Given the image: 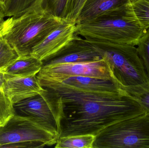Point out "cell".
Returning a JSON list of instances; mask_svg holds the SVG:
<instances>
[{"label":"cell","mask_w":149,"mask_h":148,"mask_svg":"<svg viewBox=\"0 0 149 148\" xmlns=\"http://www.w3.org/2000/svg\"><path fill=\"white\" fill-rule=\"evenodd\" d=\"M42 66V62L30 55L19 56L2 72L4 74L10 76L29 77L36 75Z\"/></svg>","instance_id":"14"},{"label":"cell","mask_w":149,"mask_h":148,"mask_svg":"<svg viewBox=\"0 0 149 148\" xmlns=\"http://www.w3.org/2000/svg\"><path fill=\"white\" fill-rule=\"evenodd\" d=\"M2 37L1 36V34H0V41L2 40Z\"/></svg>","instance_id":"28"},{"label":"cell","mask_w":149,"mask_h":148,"mask_svg":"<svg viewBox=\"0 0 149 148\" xmlns=\"http://www.w3.org/2000/svg\"><path fill=\"white\" fill-rule=\"evenodd\" d=\"M76 29L75 23L65 20L32 48L31 55L42 62L53 56L75 39Z\"/></svg>","instance_id":"10"},{"label":"cell","mask_w":149,"mask_h":148,"mask_svg":"<svg viewBox=\"0 0 149 148\" xmlns=\"http://www.w3.org/2000/svg\"><path fill=\"white\" fill-rule=\"evenodd\" d=\"M136 46L139 56L143 62L149 79V28L140 38Z\"/></svg>","instance_id":"20"},{"label":"cell","mask_w":149,"mask_h":148,"mask_svg":"<svg viewBox=\"0 0 149 148\" xmlns=\"http://www.w3.org/2000/svg\"><path fill=\"white\" fill-rule=\"evenodd\" d=\"M44 88L38 94L14 104L15 114L47 123L57 130L60 136L63 110L61 96L53 89Z\"/></svg>","instance_id":"7"},{"label":"cell","mask_w":149,"mask_h":148,"mask_svg":"<svg viewBox=\"0 0 149 148\" xmlns=\"http://www.w3.org/2000/svg\"><path fill=\"white\" fill-rule=\"evenodd\" d=\"M86 0H68L65 19L76 23L81 9Z\"/></svg>","instance_id":"21"},{"label":"cell","mask_w":149,"mask_h":148,"mask_svg":"<svg viewBox=\"0 0 149 148\" xmlns=\"http://www.w3.org/2000/svg\"><path fill=\"white\" fill-rule=\"evenodd\" d=\"M7 0H0V6L2 7V8H3L7 2Z\"/></svg>","instance_id":"26"},{"label":"cell","mask_w":149,"mask_h":148,"mask_svg":"<svg viewBox=\"0 0 149 148\" xmlns=\"http://www.w3.org/2000/svg\"><path fill=\"white\" fill-rule=\"evenodd\" d=\"M97 47L123 90L149 89V79L135 46L107 43Z\"/></svg>","instance_id":"5"},{"label":"cell","mask_w":149,"mask_h":148,"mask_svg":"<svg viewBox=\"0 0 149 148\" xmlns=\"http://www.w3.org/2000/svg\"><path fill=\"white\" fill-rule=\"evenodd\" d=\"M130 3V0H86L76 24L111 16Z\"/></svg>","instance_id":"13"},{"label":"cell","mask_w":149,"mask_h":148,"mask_svg":"<svg viewBox=\"0 0 149 148\" xmlns=\"http://www.w3.org/2000/svg\"><path fill=\"white\" fill-rule=\"evenodd\" d=\"M127 93L140 103L145 109L146 113H149V89H139L129 91Z\"/></svg>","instance_id":"23"},{"label":"cell","mask_w":149,"mask_h":148,"mask_svg":"<svg viewBox=\"0 0 149 148\" xmlns=\"http://www.w3.org/2000/svg\"><path fill=\"white\" fill-rule=\"evenodd\" d=\"M93 148H149V113L107 127L96 136Z\"/></svg>","instance_id":"6"},{"label":"cell","mask_w":149,"mask_h":148,"mask_svg":"<svg viewBox=\"0 0 149 148\" xmlns=\"http://www.w3.org/2000/svg\"><path fill=\"white\" fill-rule=\"evenodd\" d=\"M15 114L14 104L3 90H0V127L4 126Z\"/></svg>","instance_id":"18"},{"label":"cell","mask_w":149,"mask_h":148,"mask_svg":"<svg viewBox=\"0 0 149 148\" xmlns=\"http://www.w3.org/2000/svg\"><path fill=\"white\" fill-rule=\"evenodd\" d=\"M19 57L16 50L3 38L0 41V72L11 65Z\"/></svg>","instance_id":"17"},{"label":"cell","mask_w":149,"mask_h":148,"mask_svg":"<svg viewBox=\"0 0 149 148\" xmlns=\"http://www.w3.org/2000/svg\"><path fill=\"white\" fill-rule=\"evenodd\" d=\"M57 130L43 121L16 114L0 127V148H42L55 145Z\"/></svg>","instance_id":"4"},{"label":"cell","mask_w":149,"mask_h":148,"mask_svg":"<svg viewBox=\"0 0 149 148\" xmlns=\"http://www.w3.org/2000/svg\"><path fill=\"white\" fill-rule=\"evenodd\" d=\"M4 81V74L0 72V90H3V83Z\"/></svg>","instance_id":"24"},{"label":"cell","mask_w":149,"mask_h":148,"mask_svg":"<svg viewBox=\"0 0 149 148\" xmlns=\"http://www.w3.org/2000/svg\"><path fill=\"white\" fill-rule=\"evenodd\" d=\"M37 0H7L3 8V17H17L23 14Z\"/></svg>","instance_id":"16"},{"label":"cell","mask_w":149,"mask_h":148,"mask_svg":"<svg viewBox=\"0 0 149 148\" xmlns=\"http://www.w3.org/2000/svg\"><path fill=\"white\" fill-rule=\"evenodd\" d=\"M95 136L78 135L60 137L55 144L56 148H93Z\"/></svg>","instance_id":"15"},{"label":"cell","mask_w":149,"mask_h":148,"mask_svg":"<svg viewBox=\"0 0 149 148\" xmlns=\"http://www.w3.org/2000/svg\"><path fill=\"white\" fill-rule=\"evenodd\" d=\"M130 1L131 3L134 2L136 1H137V0H130Z\"/></svg>","instance_id":"27"},{"label":"cell","mask_w":149,"mask_h":148,"mask_svg":"<svg viewBox=\"0 0 149 148\" xmlns=\"http://www.w3.org/2000/svg\"><path fill=\"white\" fill-rule=\"evenodd\" d=\"M3 17V9L2 7L0 6V23L2 22L4 20Z\"/></svg>","instance_id":"25"},{"label":"cell","mask_w":149,"mask_h":148,"mask_svg":"<svg viewBox=\"0 0 149 148\" xmlns=\"http://www.w3.org/2000/svg\"><path fill=\"white\" fill-rule=\"evenodd\" d=\"M49 88L58 93L62 100L59 137L83 134L96 136L110 125L146 113L140 103L126 91L103 94Z\"/></svg>","instance_id":"1"},{"label":"cell","mask_w":149,"mask_h":148,"mask_svg":"<svg viewBox=\"0 0 149 148\" xmlns=\"http://www.w3.org/2000/svg\"><path fill=\"white\" fill-rule=\"evenodd\" d=\"M131 5L137 19L146 30L149 28V0H137Z\"/></svg>","instance_id":"19"},{"label":"cell","mask_w":149,"mask_h":148,"mask_svg":"<svg viewBox=\"0 0 149 148\" xmlns=\"http://www.w3.org/2000/svg\"><path fill=\"white\" fill-rule=\"evenodd\" d=\"M100 48L77 35L75 39L55 55L42 61V67L102 60Z\"/></svg>","instance_id":"11"},{"label":"cell","mask_w":149,"mask_h":148,"mask_svg":"<svg viewBox=\"0 0 149 148\" xmlns=\"http://www.w3.org/2000/svg\"><path fill=\"white\" fill-rule=\"evenodd\" d=\"M65 20L53 14L45 0H37L20 16L8 17L0 23V34L19 56H26Z\"/></svg>","instance_id":"2"},{"label":"cell","mask_w":149,"mask_h":148,"mask_svg":"<svg viewBox=\"0 0 149 148\" xmlns=\"http://www.w3.org/2000/svg\"><path fill=\"white\" fill-rule=\"evenodd\" d=\"M36 76L38 80L56 82L62 81L71 76H86L112 81L120 84L114 76L109 65L103 59L96 61L42 67Z\"/></svg>","instance_id":"8"},{"label":"cell","mask_w":149,"mask_h":148,"mask_svg":"<svg viewBox=\"0 0 149 148\" xmlns=\"http://www.w3.org/2000/svg\"><path fill=\"white\" fill-rule=\"evenodd\" d=\"M38 81L43 87L60 88L76 92L113 94L125 91L118 83L86 76H71L60 82Z\"/></svg>","instance_id":"9"},{"label":"cell","mask_w":149,"mask_h":148,"mask_svg":"<svg viewBox=\"0 0 149 148\" xmlns=\"http://www.w3.org/2000/svg\"><path fill=\"white\" fill-rule=\"evenodd\" d=\"M68 0H45L47 8L53 14L65 19Z\"/></svg>","instance_id":"22"},{"label":"cell","mask_w":149,"mask_h":148,"mask_svg":"<svg viewBox=\"0 0 149 148\" xmlns=\"http://www.w3.org/2000/svg\"><path fill=\"white\" fill-rule=\"evenodd\" d=\"M76 33L96 46L107 43L136 46L146 30L136 16L131 3L111 16L76 24Z\"/></svg>","instance_id":"3"},{"label":"cell","mask_w":149,"mask_h":148,"mask_svg":"<svg viewBox=\"0 0 149 148\" xmlns=\"http://www.w3.org/2000/svg\"><path fill=\"white\" fill-rule=\"evenodd\" d=\"M36 75L20 77L4 74L3 90L13 104L38 94L44 89Z\"/></svg>","instance_id":"12"}]
</instances>
